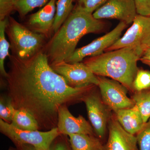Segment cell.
<instances>
[{
    "instance_id": "cell-1",
    "label": "cell",
    "mask_w": 150,
    "mask_h": 150,
    "mask_svg": "<svg viewBox=\"0 0 150 150\" xmlns=\"http://www.w3.org/2000/svg\"><path fill=\"white\" fill-rule=\"evenodd\" d=\"M9 98L16 109L27 110L37 120L40 129L57 127L58 111L89 88L70 86L54 71L42 51L29 59L9 56Z\"/></svg>"
},
{
    "instance_id": "cell-3",
    "label": "cell",
    "mask_w": 150,
    "mask_h": 150,
    "mask_svg": "<svg viewBox=\"0 0 150 150\" xmlns=\"http://www.w3.org/2000/svg\"><path fill=\"white\" fill-rule=\"evenodd\" d=\"M141 57L134 49L124 48L108 51L86 59L84 63L96 75L108 77L133 91V83Z\"/></svg>"
},
{
    "instance_id": "cell-30",
    "label": "cell",
    "mask_w": 150,
    "mask_h": 150,
    "mask_svg": "<svg viewBox=\"0 0 150 150\" xmlns=\"http://www.w3.org/2000/svg\"><path fill=\"white\" fill-rule=\"evenodd\" d=\"M18 150H39L30 145H22L17 146Z\"/></svg>"
},
{
    "instance_id": "cell-20",
    "label": "cell",
    "mask_w": 150,
    "mask_h": 150,
    "mask_svg": "<svg viewBox=\"0 0 150 150\" xmlns=\"http://www.w3.org/2000/svg\"><path fill=\"white\" fill-rule=\"evenodd\" d=\"M8 18L0 21V71L1 74L6 78L7 77L8 73L5 69L4 62L6 57L10 55L9 50L11 47L10 43L7 41L5 36Z\"/></svg>"
},
{
    "instance_id": "cell-15",
    "label": "cell",
    "mask_w": 150,
    "mask_h": 150,
    "mask_svg": "<svg viewBox=\"0 0 150 150\" xmlns=\"http://www.w3.org/2000/svg\"><path fill=\"white\" fill-rule=\"evenodd\" d=\"M116 119L128 133L137 134L143 128L145 123L137 108L119 109L114 111Z\"/></svg>"
},
{
    "instance_id": "cell-23",
    "label": "cell",
    "mask_w": 150,
    "mask_h": 150,
    "mask_svg": "<svg viewBox=\"0 0 150 150\" xmlns=\"http://www.w3.org/2000/svg\"><path fill=\"white\" fill-rule=\"evenodd\" d=\"M139 150H150V118L137 134Z\"/></svg>"
},
{
    "instance_id": "cell-24",
    "label": "cell",
    "mask_w": 150,
    "mask_h": 150,
    "mask_svg": "<svg viewBox=\"0 0 150 150\" xmlns=\"http://www.w3.org/2000/svg\"><path fill=\"white\" fill-rule=\"evenodd\" d=\"M15 108L13 107L10 99L6 102L1 99L0 102V117L1 119L7 123H11Z\"/></svg>"
},
{
    "instance_id": "cell-25",
    "label": "cell",
    "mask_w": 150,
    "mask_h": 150,
    "mask_svg": "<svg viewBox=\"0 0 150 150\" xmlns=\"http://www.w3.org/2000/svg\"><path fill=\"white\" fill-rule=\"evenodd\" d=\"M107 0H79L78 6L84 11L93 14L106 2Z\"/></svg>"
},
{
    "instance_id": "cell-12",
    "label": "cell",
    "mask_w": 150,
    "mask_h": 150,
    "mask_svg": "<svg viewBox=\"0 0 150 150\" xmlns=\"http://www.w3.org/2000/svg\"><path fill=\"white\" fill-rule=\"evenodd\" d=\"M57 127L61 135L83 134L95 136L93 128L88 121L81 115L74 116L66 105L59 108Z\"/></svg>"
},
{
    "instance_id": "cell-13",
    "label": "cell",
    "mask_w": 150,
    "mask_h": 150,
    "mask_svg": "<svg viewBox=\"0 0 150 150\" xmlns=\"http://www.w3.org/2000/svg\"><path fill=\"white\" fill-rule=\"evenodd\" d=\"M109 135L105 150H139L137 137L128 133L117 119H110Z\"/></svg>"
},
{
    "instance_id": "cell-29",
    "label": "cell",
    "mask_w": 150,
    "mask_h": 150,
    "mask_svg": "<svg viewBox=\"0 0 150 150\" xmlns=\"http://www.w3.org/2000/svg\"><path fill=\"white\" fill-rule=\"evenodd\" d=\"M140 60L143 64L147 65L150 67V49L146 51L142 55L140 59Z\"/></svg>"
},
{
    "instance_id": "cell-28",
    "label": "cell",
    "mask_w": 150,
    "mask_h": 150,
    "mask_svg": "<svg viewBox=\"0 0 150 150\" xmlns=\"http://www.w3.org/2000/svg\"><path fill=\"white\" fill-rule=\"evenodd\" d=\"M59 137L54 140L49 150H72L70 144L69 145L65 140L59 139Z\"/></svg>"
},
{
    "instance_id": "cell-4",
    "label": "cell",
    "mask_w": 150,
    "mask_h": 150,
    "mask_svg": "<svg viewBox=\"0 0 150 150\" xmlns=\"http://www.w3.org/2000/svg\"><path fill=\"white\" fill-rule=\"evenodd\" d=\"M6 32L10 42L12 55L25 60L42 51L45 35L33 31L11 16L8 18Z\"/></svg>"
},
{
    "instance_id": "cell-5",
    "label": "cell",
    "mask_w": 150,
    "mask_h": 150,
    "mask_svg": "<svg viewBox=\"0 0 150 150\" xmlns=\"http://www.w3.org/2000/svg\"><path fill=\"white\" fill-rule=\"evenodd\" d=\"M0 131L17 146L30 145L39 150H49L54 140L61 135L57 127L45 131L23 130L18 129L1 119L0 120Z\"/></svg>"
},
{
    "instance_id": "cell-17",
    "label": "cell",
    "mask_w": 150,
    "mask_h": 150,
    "mask_svg": "<svg viewBox=\"0 0 150 150\" xmlns=\"http://www.w3.org/2000/svg\"><path fill=\"white\" fill-rule=\"evenodd\" d=\"M11 124L22 130L35 131L40 129L39 124L35 117L23 108L15 109Z\"/></svg>"
},
{
    "instance_id": "cell-7",
    "label": "cell",
    "mask_w": 150,
    "mask_h": 150,
    "mask_svg": "<svg viewBox=\"0 0 150 150\" xmlns=\"http://www.w3.org/2000/svg\"><path fill=\"white\" fill-rule=\"evenodd\" d=\"M55 72L64 78L67 84L74 88L98 86L99 79L83 63L62 62L51 66Z\"/></svg>"
},
{
    "instance_id": "cell-18",
    "label": "cell",
    "mask_w": 150,
    "mask_h": 150,
    "mask_svg": "<svg viewBox=\"0 0 150 150\" xmlns=\"http://www.w3.org/2000/svg\"><path fill=\"white\" fill-rule=\"evenodd\" d=\"M74 0H58L53 30L56 33L68 18L74 9Z\"/></svg>"
},
{
    "instance_id": "cell-21",
    "label": "cell",
    "mask_w": 150,
    "mask_h": 150,
    "mask_svg": "<svg viewBox=\"0 0 150 150\" xmlns=\"http://www.w3.org/2000/svg\"><path fill=\"white\" fill-rule=\"evenodd\" d=\"M50 0H13L15 10L21 17L36 8L44 6Z\"/></svg>"
},
{
    "instance_id": "cell-31",
    "label": "cell",
    "mask_w": 150,
    "mask_h": 150,
    "mask_svg": "<svg viewBox=\"0 0 150 150\" xmlns=\"http://www.w3.org/2000/svg\"><path fill=\"white\" fill-rule=\"evenodd\" d=\"M8 150H16L15 149H13V148H10V149H9Z\"/></svg>"
},
{
    "instance_id": "cell-2",
    "label": "cell",
    "mask_w": 150,
    "mask_h": 150,
    "mask_svg": "<svg viewBox=\"0 0 150 150\" xmlns=\"http://www.w3.org/2000/svg\"><path fill=\"white\" fill-rule=\"evenodd\" d=\"M105 24L77 6L48 42L46 54L50 66L66 62L84 35L102 31Z\"/></svg>"
},
{
    "instance_id": "cell-19",
    "label": "cell",
    "mask_w": 150,
    "mask_h": 150,
    "mask_svg": "<svg viewBox=\"0 0 150 150\" xmlns=\"http://www.w3.org/2000/svg\"><path fill=\"white\" fill-rule=\"evenodd\" d=\"M145 123L150 118V88L137 92L132 98Z\"/></svg>"
},
{
    "instance_id": "cell-22",
    "label": "cell",
    "mask_w": 150,
    "mask_h": 150,
    "mask_svg": "<svg viewBox=\"0 0 150 150\" xmlns=\"http://www.w3.org/2000/svg\"><path fill=\"white\" fill-rule=\"evenodd\" d=\"M133 87L137 92L150 88V72L139 70L134 79Z\"/></svg>"
},
{
    "instance_id": "cell-16",
    "label": "cell",
    "mask_w": 150,
    "mask_h": 150,
    "mask_svg": "<svg viewBox=\"0 0 150 150\" xmlns=\"http://www.w3.org/2000/svg\"><path fill=\"white\" fill-rule=\"evenodd\" d=\"M68 136L72 150H105L102 141L95 136L73 134Z\"/></svg>"
},
{
    "instance_id": "cell-26",
    "label": "cell",
    "mask_w": 150,
    "mask_h": 150,
    "mask_svg": "<svg viewBox=\"0 0 150 150\" xmlns=\"http://www.w3.org/2000/svg\"><path fill=\"white\" fill-rule=\"evenodd\" d=\"M13 10H15L13 0H0V21L8 18Z\"/></svg>"
},
{
    "instance_id": "cell-11",
    "label": "cell",
    "mask_w": 150,
    "mask_h": 150,
    "mask_svg": "<svg viewBox=\"0 0 150 150\" xmlns=\"http://www.w3.org/2000/svg\"><path fill=\"white\" fill-rule=\"evenodd\" d=\"M86 107L89 119L96 136L102 141L106 134L109 114L102 99L94 94H90L83 98Z\"/></svg>"
},
{
    "instance_id": "cell-8",
    "label": "cell",
    "mask_w": 150,
    "mask_h": 150,
    "mask_svg": "<svg viewBox=\"0 0 150 150\" xmlns=\"http://www.w3.org/2000/svg\"><path fill=\"white\" fill-rule=\"evenodd\" d=\"M101 99L106 106L114 110L134 107L135 103L127 95L128 89L121 83L105 77H98Z\"/></svg>"
},
{
    "instance_id": "cell-14",
    "label": "cell",
    "mask_w": 150,
    "mask_h": 150,
    "mask_svg": "<svg viewBox=\"0 0 150 150\" xmlns=\"http://www.w3.org/2000/svg\"><path fill=\"white\" fill-rule=\"evenodd\" d=\"M56 0H50L46 5L30 16L28 28L34 32L48 35L53 30L56 13Z\"/></svg>"
},
{
    "instance_id": "cell-10",
    "label": "cell",
    "mask_w": 150,
    "mask_h": 150,
    "mask_svg": "<svg viewBox=\"0 0 150 150\" xmlns=\"http://www.w3.org/2000/svg\"><path fill=\"white\" fill-rule=\"evenodd\" d=\"M138 15L134 0H107L93 13L95 18L115 19L130 24Z\"/></svg>"
},
{
    "instance_id": "cell-27",
    "label": "cell",
    "mask_w": 150,
    "mask_h": 150,
    "mask_svg": "<svg viewBox=\"0 0 150 150\" xmlns=\"http://www.w3.org/2000/svg\"><path fill=\"white\" fill-rule=\"evenodd\" d=\"M134 1L138 14L150 16V0H134Z\"/></svg>"
},
{
    "instance_id": "cell-9",
    "label": "cell",
    "mask_w": 150,
    "mask_h": 150,
    "mask_svg": "<svg viewBox=\"0 0 150 150\" xmlns=\"http://www.w3.org/2000/svg\"><path fill=\"white\" fill-rule=\"evenodd\" d=\"M126 25L125 23L120 22L114 29L105 35L97 38L85 46L76 49L66 62L71 64L81 62L86 57H93L103 54L107 48L120 38Z\"/></svg>"
},
{
    "instance_id": "cell-6",
    "label": "cell",
    "mask_w": 150,
    "mask_h": 150,
    "mask_svg": "<svg viewBox=\"0 0 150 150\" xmlns=\"http://www.w3.org/2000/svg\"><path fill=\"white\" fill-rule=\"evenodd\" d=\"M132 23L123 36L105 52L130 48L141 57L150 49V16L138 14Z\"/></svg>"
}]
</instances>
